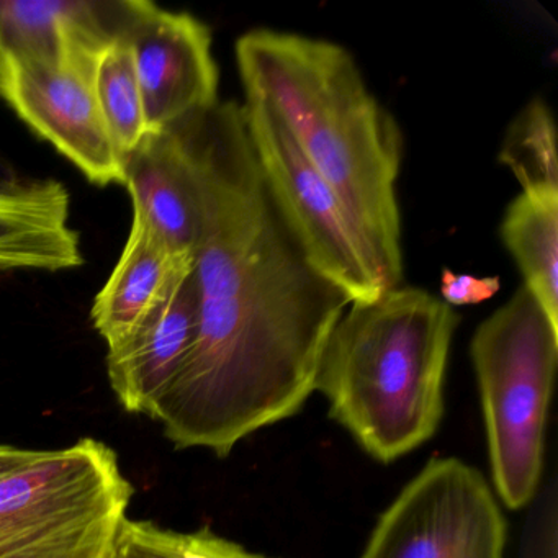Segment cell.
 <instances>
[{
    "label": "cell",
    "instance_id": "cell-1",
    "mask_svg": "<svg viewBox=\"0 0 558 558\" xmlns=\"http://www.w3.org/2000/svg\"><path fill=\"white\" fill-rule=\"evenodd\" d=\"M201 201L194 344L153 420L175 449L227 457L302 410L348 296L306 259L260 171L243 107L218 102L175 126Z\"/></svg>",
    "mask_w": 558,
    "mask_h": 558
},
{
    "label": "cell",
    "instance_id": "cell-2",
    "mask_svg": "<svg viewBox=\"0 0 558 558\" xmlns=\"http://www.w3.org/2000/svg\"><path fill=\"white\" fill-rule=\"evenodd\" d=\"M246 99L269 107L329 182L374 254L388 290L403 279L397 185L403 138L341 45L276 31L234 47Z\"/></svg>",
    "mask_w": 558,
    "mask_h": 558
},
{
    "label": "cell",
    "instance_id": "cell-3",
    "mask_svg": "<svg viewBox=\"0 0 558 558\" xmlns=\"http://www.w3.org/2000/svg\"><path fill=\"white\" fill-rule=\"evenodd\" d=\"M457 323L447 303L414 287L352 303L336 323L315 390L368 456L393 462L436 433Z\"/></svg>",
    "mask_w": 558,
    "mask_h": 558
},
{
    "label": "cell",
    "instance_id": "cell-4",
    "mask_svg": "<svg viewBox=\"0 0 558 558\" xmlns=\"http://www.w3.org/2000/svg\"><path fill=\"white\" fill-rule=\"evenodd\" d=\"M496 492L509 509L534 498L558 361V328L524 286L470 344Z\"/></svg>",
    "mask_w": 558,
    "mask_h": 558
},
{
    "label": "cell",
    "instance_id": "cell-5",
    "mask_svg": "<svg viewBox=\"0 0 558 558\" xmlns=\"http://www.w3.org/2000/svg\"><path fill=\"white\" fill-rule=\"evenodd\" d=\"M133 493L100 440L40 450L0 476V558H109Z\"/></svg>",
    "mask_w": 558,
    "mask_h": 558
},
{
    "label": "cell",
    "instance_id": "cell-6",
    "mask_svg": "<svg viewBox=\"0 0 558 558\" xmlns=\"http://www.w3.org/2000/svg\"><path fill=\"white\" fill-rule=\"evenodd\" d=\"M113 35L93 27L68 32L57 53L28 57L0 50V97L93 184H125V159L97 102L100 50Z\"/></svg>",
    "mask_w": 558,
    "mask_h": 558
},
{
    "label": "cell",
    "instance_id": "cell-7",
    "mask_svg": "<svg viewBox=\"0 0 558 558\" xmlns=\"http://www.w3.org/2000/svg\"><path fill=\"white\" fill-rule=\"evenodd\" d=\"M241 107L267 187L310 264L351 305L384 295L388 289L374 254L335 189L269 107L256 99Z\"/></svg>",
    "mask_w": 558,
    "mask_h": 558
},
{
    "label": "cell",
    "instance_id": "cell-8",
    "mask_svg": "<svg viewBox=\"0 0 558 558\" xmlns=\"http://www.w3.org/2000/svg\"><path fill=\"white\" fill-rule=\"evenodd\" d=\"M506 521L485 476L434 459L404 486L361 558H505Z\"/></svg>",
    "mask_w": 558,
    "mask_h": 558
},
{
    "label": "cell",
    "instance_id": "cell-9",
    "mask_svg": "<svg viewBox=\"0 0 558 558\" xmlns=\"http://www.w3.org/2000/svg\"><path fill=\"white\" fill-rule=\"evenodd\" d=\"M122 35L135 61L151 135L220 102L210 28L204 22L148 0H132Z\"/></svg>",
    "mask_w": 558,
    "mask_h": 558
},
{
    "label": "cell",
    "instance_id": "cell-10",
    "mask_svg": "<svg viewBox=\"0 0 558 558\" xmlns=\"http://www.w3.org/2000/svg\"><path fill=\"white\" fill-rule=\"evenodd\" d=\"M194 264L192 254L172 250L133 215L125 247L90 310L94 328L109 349L158 313L194 272Z\"/></svg>",
    "mask_w": 558,
    "mask_h": 558
},
{
    "label": "cell",
    "instance_id": "cell-11",
    "mask_svg": "<svg viewBox=\"0 0 558 558\" xmlns=\"http://www.w3.org/2000/svg\"><path fill=\"white\" fill-rule=\"evenodd\" d=\"M201 300L194 272L138 331L107 354V374L129 413L153 417L156 403L181 371L198 331Z\"/></svg>",
    "mask_w": 558,
    "mask_h": 558
},
{
    "label": "cell",
    "instance_id": "cell-12",
    "mask_svg": "<svg viewBox=\"0 0 558 558\" xmlns=\"http://www.w3.org/2000/svg\"><path fill=\"white\" fill-rule=\"evenodd\" d=\"M70 191L54 179L0 182V272H61L84 264Z\"/></svg>",
    "mask_w": 558,
    "mask_h": 558
},
{
    "label": "cell",
    "instance_id": "cell-13",
    "mask_svg": "<svg viewBox=\"0 0 558 558\" xmlns=\"http://www.w3.org/2000/svg\"><path fill=\"white\" fill-rule=\"evenodd\" d=\"M133 215L179 253L195 256L201 238V201L187 149L174 129L149 135L125 159Z\"/></svg>",
    "mask_w": 558,
    "mask_h": 558
},
{
    "label": "cell",
    "instance_id": "cell-14",
    "mask_svg": "<svg viewBox=\"0 0 558 558\" xmlns=\"http://www.w3.org/2000/svg\"><path fill=\"white\" fill-rule=\"evenodd\" d=\"M132 0H0V50L50 57L68 32L93 27L122 35Z\"/></svg>",
    "mask_w": 558,
    "mask_h": 558
},
{
    "label": "cell",
    "instance_id": "cell-15",
    "mask_svg": "<svg viewBox=\"0 0 558 558\" xmlns=\"http://www.w3.org/2000/svg\"><path fill=\"white\" fill-rule=\"evenodd\" d=\"M501 236L525 289L558 328V198L518 195L506 208Z\"/></svg>",
    "mask_w": 558,
    "mask_h": 558
},
{
    "label": "cell",
    "instance_id": "cell-16",
    "mask_svg": "<svg viewBox=\"0 0 558 558\" xmlns=\"http://www.w3.org/2000/svg\"><path fill=\"white\" fill-rule=\"evenodd\" d=\"M94 84L110 136L120 155L126 159L151 133L146 122L135 61L123 35L112 38L100 50Z\"/></svg>",
    "mask_w": 558,
    "mask_h": 558
},
{
    "label": "cell",
    "instance_id": "cell-17",
    "mask_svg": "<svg viewBox=\"0 0 558 558\" xmlns=\"http://www.w3.org/2000/svg\"><path fill=\"white\" fill-rule=\"evenodd\" d=\"M499 161L514 174L521 194L558 198L557 130L544 100H532L512 120Z\"/></svg>",
    "mask_w": 558,
    "mask_h": 558
},
{
    "label": "cell",
    "instance_id": "cell-18",
    "mask_svg": "<svg viewBox=\"0 0 558 558\" xmlns=\"http://www.w3.org/2000/svg\"><path fill=\"white\" fill-rule=\"evenodd\" d=\"M125 558H269L215 535L208 529L178 532L126 518L113 545Z\"/></svg>",
    "mask_w": 558,
    "mask_h": 558
},
{
    "label": "cell",
    "instance_id": "cell-19",
    "mask_svg": "<svg viewBox=\"0 0 558 558\" xmlns=\"http://www.w3.org/2000/svg\"><path fill=\"white\" fill-rule=\"evenodd\" d=\"M498 277L470 276V274H457L449 269H442L440 277V295L444 303L453 306L478 305L493 299L499 292Z\"/></svg>",
    "mask_w": 558,
    "mask_h": 558
},
{
    "label": "cell",
    "instance_id": "cell-20",
    "mask_svg": "<svg viewBox=\"0 0 558 558\" xmlns=\"http://www.w3.org/2000/svg\"><path fill=\"white\" fill-rule=\"evenodd\" d=\"M38 452L40 450L21 449V447L0 444V476L31 462L38 456Z\"/></svg>",
    "mask_w": 558,
    "mask_h": 558
},
{
    "label": "cell",
    "instance_id": "cell-21",
    "mask_svg": "<svg viewBox=\"0 0 558 558\" xmlns=\"http://www.w3.org/2000/svg\"><path fill=\"white\" fill-rule=\"evenodd\" d=\"M116 545V544H113ZM109 558H125L122 554H119V551L116 550V548H112V551H110Z\"/></svg>",
    "mask_w": 558,
    "mask_h": 558
}]
</instances>
